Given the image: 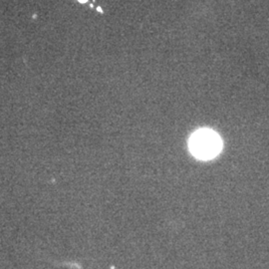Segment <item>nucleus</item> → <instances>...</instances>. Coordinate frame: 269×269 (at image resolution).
<instances>
[{
    "mask_svg": "<svg viewBox=\"0 0 269 269\" xmlns=\"http://www.w3.org/2000/svg\"><path fill=\"white\" fill-rule=\"evenodd\" d=\"M188 149L196 159L207 161L218 156L222 149V141L216 132L200 129L189 138Z\"/></svg>",
    "mask_w": 269,
    "mask_h": 269,
    "instance_id": "1",
    "label": "nucleus"
}]
</instances>
